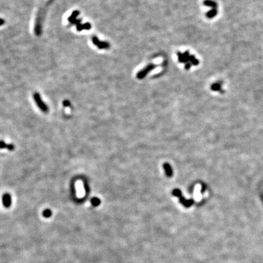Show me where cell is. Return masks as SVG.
<instances>
[{"label": "cell", "instance_id": "obj_6", "mask_svg": "<svg viewBox=\"0 0 263 263\" xmlns=\"http://www.w3.org/2000/svg\"><path fill=\"white\" fill-rule=\"evenodd\" d=\"M92 26L90 25V23H85L84 24H79L78 25H76V29L78 31H81L82 30L84 29H86V30H90L91 29Z\"/></svg>", "mask_w": 263, "mask_h": 263}, {"label": "cell", "instance_id": "obj_19", "mask_svg": "<svg viewBox=\"0 0 263 263\" xmlns=\"http://www.w3.org/2000/svg\"><path fill=\"white\" fill-rule=\"evenodd\" d=\"M4 22H5L4 20V19H1V25H3L4 23Z\"/></svg>", "mask_w": 263, "mask_h": 263}, {"label": "cell", "instance_id": "obj_5", "mask_svg": "<svg viewBox=\"0 0 263 263\" xmlns=\"http://www.w3.org/2000/svg\"><path fill=\"white\" fill-rule=\"evenodd\" d=\"M3 202L4 206L6 208H8L11 205V197L9 194H4L3 197Z\"/></svg>", "mask_w": 263, "mask_h": 263}, {"label": "cell", "instance_id": "obj_4", "mask_svg": "<svg viewBox=\"0 0 263 263\" xmlns=\"http://www.w3.org/2000/svg\"><path fill=\"white\" fill-rule=\"evenodd\" d=\"M92 42L93 44L96 46L97 48L102 49H108L110 48V44L106 42H101L97 39V37L94 36L92 37Z\"/></svg>", "mask_w": 263, "mask_h": 263}, {"label": "cell", "instance_id": "obj_11", "mask_svg": "<svg viewBox=\"0 0 263 263\" xmlns=\"http://www.w3.org/2000/svg\"><path fill=\"white\" fill-rule=\"evenodd\" d=\"M221 82H216L212 85V90L215 92H222L221 90Z\"/></svg>", "mask_w": 263, "mask_h": 263}, {"label": "cell", "instance_id": "obj_2", "mask_svg": "<svg viewBox=\"0 0 263 263\" xmlns=\"http://www.w3.org/2000/svg\"><path fill=\"white\" fill-rule=\"evenodd\" d=\"M33 96H34V99L37 105L39 107V109L43 112H45V113L48 112V107L42 100L40 95L38 93H35L34 94Z\"/></svg>", "mask_w": 263, "mask_h": 263}, {"label": "cell", "instance_id": "obj_3", "mask_svg": "<svg viewBox=\"0 0 263 263\" xmlns=\"http://www.w3.org/2000/svg\"><path fill=\"white\" fill-rule=\"evenodd\" d=\"M156 66H156L155 65L152 64V63H150V64H149L147 66H146L145 68H144L143 70H142L140 71L138 73V74H137V78L138 79H143V78L146 76V75H147L150 71H152L154 69H155Z\"/></svg>", "mask_w": 263, "mask_h": 263}, {"label": "cell", "instance_id": "obj_18", "mask_svg": "<svg viewBox=\"0 0 263 263\" xmlns=\"http://www.w3.org/2000/svg\"><path fill=\"white\" fill-rule=\"evenodd\" d=\"M63 106H64L68 107V106H70V102H69L68 101H63Z\"/></svg>", "mask_w": 263, "mask_h": 263}, {"label": "cell", "instance_id": "obj_12", "mask_svg": "<svg viewBox=\"0 0 263 263\" xmlns=\"http://www.w3.org/2000/svg\"><path fill=\"white\" fill-rule=\"evenodd\" d=\"M1 149L5 148V149H7L8 150H10V151H12V150L14 149V146L11 144H7L3 141H1Z\"/></svg>", "mask_w": 263, "mask_h": 263}, {"label": "cell", "instance_id": "obj_10", "mask_svg": "<svg viewBox=\"0 0 263 263\" xmlns=\"http://www.w3.org/2000/svg\"><path fill=\"white\" fill-rule=\"evenodd\" d=\"M79 13H80V12L78 11H73L72 12L71 16L68 17V21L71 23H72L73 21H74L75 20H76V17L79 16Z\"/></svg>", "mask_w": 263, "mask_h": 263}, {"label": "cell", "instance_id": "obj_15", "mask_svg": "<svg viewBox=\"0 0 263 263\" xmlns=\"http://www.w3.org/2000/svg\"><path fill=\"white\" fill-rule=\"evenodd\" d=\"M52 214V212L50 209H47L46 210H44L43 213V215L44 217H49Z\"/></svg>", "mask_w": 263, "mask_h": 263}, {"label": "cell", "instance_id": "obj_14", "mask_svg": "<svg viewBox=\"0 0 263 263\" xmlns=\"http://www.w3.org/2000/svg\"><path fill=\"white\" fill-rule=\"evenodd\" d=\"M100 203H101L100 200L97 198L95 197V198L92 199V204L93 206H95V207L98 206L100 204Z\"/></svg>", "mask_w": 263, "mask_h": 263}, {"label": "cell", "instance_id": "obj_9", "mask_svg": "<svg viewBox=\"0 0 263 263\" xmlns=\"http://www.w3.org/2000/svg\"><path fill=\"white\" fill-rule=\"evenodd\" d=\"M177 56H178V61L180 63H186L188 62H189V60L187 58H186L183 54L181 53V52H177Z\"/></svg>", "mask_w": 263, "mask_h": 263}, {"label": "cell", "instance_id": "obj_13", "mask_svg": "<svg viewBox=\"0 0 263 263\" xmlns=\"http://www.w3.org/2000/svg\"><path fill=\"white\" fill-rule=\"evenodd\" d=\"M189 62L193 65L197 66L199 65V61L198 60L194 57V56L193 55H190V58H189Z\"/></svg>", "mask_w": 263, "mask_h": 263}, {"label": "cell", "instance_id": "obj_8", "mask_svg": "<svg viewBox=\"0 0 263 263\" xmlns=\"http://www.w3.org/2000/svg\"><path fill=\"white\" fill-rule=\"evenodd\" d=\"M217 14V9H212L211 11H208L207 14L206 16L209 19H212L214 17H215Z\"/></svg>", "mask_w": 263, "mask_h": 263}, {"label": "cell", "instance_id": "obj_1", "mask_svg": "<svg viewBox=\"0 0 263 263\" xmlns=\"http://www.w3.org/2000/svg\"><path fill=\"white\" fill-rule=\"evenodd\" d=\"M53 1L54 0H49L46 5H45L44 8L39 12L38 16L37 17L35 26V33L37 36H40L42 34V23L43 20L44 19V17L45 16V13H46L48 7L51 3L53 2Z\"/></svg>", "mask_w": 263, "mask_h": 263}, {"label": "cell", "instance_id": "obj_16", "mask_svg": "<svg viewBox=\"0 0 263 263\" xmlns=\"http://www.w3.org/2000/svg\"><path fill=\"white\" fill-rule=\"evenodd\" d=\"M81 21H82L81 19H76V20H75L74 21H73L72 23H71L70 24L71 25H78L80 23Z\"/></svg>", "mask_w": 263, "mask_h": 263}, {"label": "cell", "instance_id": "obj_17", "mask_svg": "<svg viewBox=\"0 0 263 263\" xmlns=\"http://www.w3.org/2000/svg\"><path fill=\"white\" fill-rule=\"evenodd\" d=\"M191 65H192V64H191L190 62H188V63H185V70H189L190 69V68H191Z\"/></svg>", "mask_w": 263, "mask_h": 263}, {"label": "cell", "instance_id": "obj_7", "mask_svg": "<svg viewBox=\"0 0 263 263\" xmlns=\"http://www.w3.org/2000/svg\"><path fill=\"white\" fill-rule=\"evenodd\" d=\"M204 4L206 6L212 7V9H217V4L216 2L212 1V0H205L204 1Z\"/></svg>", "mask_w": 263, "mask_h": 263}]
</instances>
